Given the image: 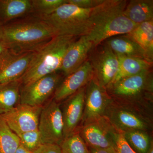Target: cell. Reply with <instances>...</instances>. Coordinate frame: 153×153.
<instances>
[{
  "label": "cell",
  "mask_w": 153,
  "mask_h": 153,
  "mask_svg": "<svg viewBox=\"0 0 153 153\" xmlns=\"http://www.w3.org/2000/svg\"><path fill=\"white\" fill-rule=\"evenodd\" d=\"M0 33L6 49L16 53L36 51L57 36L50 25L35 16L0 25Z\"/></svg>",
  "instance_id": "obj_1"
},
{
  "label": "cell",
  "mask_w": 153,
  "mask_h": 153,
  "mask_svg": "<svg viewBox=\"0 0 153 153\" xmlns=\"http://www.w3.org/2000/svg\"><path fill=\"white\" fill-rule=\"evenodd\" d=\"M127 2L126 0H104L91 10L90 29L86 36L94 47L113 36L128 34L138 25L124 14Z\"/></svg>",
  "instance_id": "obj_2"
},
{
  "label": "cell",
  "mask_w": 153,
  "mask_h": 153,
  "mask_svg": "<svg viewBox=\"0 0 153 153\" xmlns=\"http://www.w3.org/2000/svg\"><path fill=\"white\" fill-rule=\"evenodd\" d=\"M77 38L56 36L36 50L27 71L20 79L22 85L60 71L67 49Z\"/></svg>",
  "instance_id": "obj_3"
},
{
  "label": "cell",
  "mask_w": 153,
  "mask_h": 153,
  "mask_svg": "<svg viewBox=\"0 0 153 153\" xmlns=\"http://www.w3.org/2000/svg\"><path fill=\"white\" fill-rule=\"evenodd\" d=\"M104 116L120 133L142 131L152 134L153 107H152L112 100Z\"/></svg>",
  "instance_id": "obj_4"
},
{
  "label": "cell",
  "mask_w": 153,
  "mask_h": 153,
  "mask_svg": "<svg viewBox=\"0 0 153 153\" xmlns=\"http://www.w3.org/2000/svg\"><path fill=\"white\" fill-rule=\"evenodd\" d=\"M106 89L114 101L153 107L152 68L121 79Z\"/></svg>",
  "instance_id": "obj_5"
},
{
  "label": "cell",
  "mask_w": 153,
  "mask_h": 153,
  "mask_svg": "<svg viewBox=\"0 0 153 153\" xmlns=\"http://www.w3.org/2000/svg\"><path fill=\"white\" fill-rule=\"evenodd\" d=\"M92 9L81 8L67 3L52 13L36 17L50 25L57 36L79 37L86 36L89 32Z\"/></svg>",
  "instance_id": "obj_6"
},
{
  "label": "cell",
  "mask_w": 153,
  "mask_h": 153,
  "mask_svg": "<svg viewBox=\"0 0 153 153\" xmlns=\"http://www.w3.org/2000/svg\"><path fill=\"white\" fill-rule=\"evenodd\" d=\"M94 77L102 87L107 88L114 79L118 68L117 55L104 42L93 47L89 60Z\"/></svg>",
  "instance_id": "obj_7"
},
{
  "label": "cell",
  "mask_w": 153,
  "mask_h": 153,
  "mask_svg": "<svg viewBox=\"0 0 153 153\" xmlns=\"http://www.w3.org/2000/svg\"><path fill=\"white\" fill-rule=\"evenodd\" d=\"M38 130L43 144L59 145L64 139L61 108L59 103L54 100L43 106L39 117Z\"/></svg>",
  "instance_id": "obj_8"
},
{
  "label": "cell",
  "mask_w": 153,
  "mask_h": 153,
  "mask_svg": "<svg viewBox=\"0 0 153 153\" xmlns=\"http://www.w3.org/2000/svg\"><path fill=\"white\" fill-rule=\"evenodd\" d=\"M78 132L88 148L96 149L115 147L119 133L105 116L80 127Z\"/></svg>",
  "instance_id": "obj_9"
},
{
  "label": "cell",
  "mask_w": 153,
  "mask_h": 153,
  "mask_svg": "<svg viewBox=\"0 0 153 153\" xmlns=\"http://www.w3.org/2000/svg\"><path fill=\"white\" fill-rule=\"evenodd\" d=\"M62 79L61 74L55 72L23 85L20 90V104L43 106L44 102L54 94Z\"/></svg>",
  "instance_id": "obj_10"
},
{
  "label": "cell",
  "mask_w": 153,
  "mask_h": 153,
  "mask_svg": "<svg viewBox=\"0 0 153 153\" xmlns=\"http://www.w3.org/2000/svg\"><path fill=\"white\" fill-rule=\"evenodd\" d=\"M112 101L106 88L100 85L93 76L85 86L84 111L79 126L104 116Z\"/></svg>",
  "instance_id": "obj_11"
},
{
  "label": "cell",
  "mask_w": 153,
  "mask_h": 153,
  "mask_svg": "<svg viewBox=\"0 0 153 153\" xmlns=\"http://www.w3.org/2000/svg\"><path fill=\"white\" fill-rule=\"evenodd\" d=\"M42 108L20 104L1 115L10 128L18 135L22 133L38 129Z\"/></svg>",
  "instance_id": "obj_12"
},
{
  "label": "cell",
  "mask_w": 153,
  "mask_h": 153,
  "mask_svg": "<svg viewBox=\"0 0 153 153\" xmlns=\"http://www.w3.org/2000/svg\"><path fill=\"white\" fill-rule=\"evenodd\" d=\"M35 51L16 53L7 50L1 55L0 84L20 79L30 66Z\"/></svg>",
  "instance_id": "obj_13"
},
{
  "label": "cell",
  "mask_w": 153,
  "mask_h": 153,
  "mask_svg": "<svg viewBox=\"0 0 153 153\" xmlns=\"http://www.w3.org/2000/svg\"><path fill=\"white\" fill-rule=\"evenodd\" d=\"M93 76V68L90 62L87 60L79 68L62 79L53 94L54 100L58 103L65 100L80 88L85 87Z\"/></svg>",
  "instance_id": "obj_14"
},
{
  "label": "cell",
  "mask_w": 153,
  "mask_h": 153,
  "mask_svg": "<svg viewBox=\"0 0 153 153\" xmlns=\"http://www.w3.org/2000/svg\"><path fill=\"white\" fill-rule=\"evenodd\" d=\"M85 86L65 100L61 108L64 139L76 132L80 126L84 111Z\"/></svg>",
  "instance_id": "obj_15"
},
{
  "label": "cell",
  "mask_w": 153,
  "mask_h": 153,
  "mask_svg": "<svg viewBox=\"0 0 153 153\" xmlns=\"http://www.w3.org/2000/svg\"><path fill=\"white\" fill-rule=\"evenodd\" d=\"M93 47V43L85 36H80L71 44L63 57L60 68L65 76L74 72L87 60Z\"/></svg>",
  "instance_id": "obj_16"
},
{
  "label": "cell",
  "mask_w": 153,
  "mask_h": 153,
  "mask_svg": "<svg viewBox=\"0 0 153 153\" xmlns=\"http://www.w3.org/2000/svg\"><path fill=\"white\" fill-rule=\"evenodd\" d=\"M103 42L117 55L141 58L152 63L143 49L126 35L113 36Z\"/></svg>",
  "instance_id": "obj_17"
},
{
  "label": "cell",
  "mask_w": 153,
  "mask_h": 153,
  "mask_svg": "<svg viewBox=\"0 0 153 153\" xmlns=\"http://www.w3.org/2000/svg\"><path fill=\"white\" fill-rule=\"evenodd\" d=\"M31 0H0V25L32 14Z\"/></svg>",
  "instance_id": "obj_18"
},
{
  "label": "cell",
  "mask_w": 153,
  "mask_h": 153,
  "mask_svg": "<svg viewBox=\"0 0 153 153\" xmlns=\"http://www.w3.org/2000/svg\"><path fill=\"white\" fill-rule=\"evenodd\" d=\"M124 14L136 25L153 20V0H131L128 1Z\"/></svg>",
  "instance_id": "obj_19"
},
{
  "label": "cell",
  "mask_w": 153,
  "mask_h": 153,
  "mask_svg": "<svg viewBox=\"0 0 153 153\" xmlns=\"http://www.w3.org/2000/svg\"><path fill=\"white\" fill-rule=\"evenodd\" d=\"M126 36L141 47L150 62L153 61V20L139 24Z\"/></svg>",
  "instance_id": "obj_20"
},
{
  "label": "cell",
  "mask_w": 153,
  "mask_h": 153,
  "mask_svg": "<svg viewBox=\"0 0 153 153\" xmlns=\"http://www.w3.org/2000/svg\"><path fill=\"white\" fill-rule=\"evenodd\" d=\"M117 56L118 59V68L115 77L111 84L125 77L150 69L152 67L153 63L145 59L122 55H117Z\"/></svg>",
  "instance_id": "obj_21"
},
{
  "label": "cell",
  "mask_w": 153,
  "mask_h": 153,
  "mask_svg": "<svg viewBox=\"0 0 153 153\" xmlns=\"http://www.w3.org/2000/svg\"><path fill=\"white\" fill-rule=\"evenodd\" d=\"M20 79L0 84V115L15 107L20 99Z\"/></svg>",
  "instance_id": "obj_22"
},
{
  "label": "cell",
  "mask_w": 153,
  "mask_h": 153,
  "mask_svg": "<svg viewBox=\"0 0 153 153\" xmlns=\"http://www.w3.org/2000/svg\"><path fill=\"white\" fill-rule=\"evenodd\" d=\"M121 134L129 146L136 153H147L153 142L152 134L142 131Z\"/></svg>",
  "instance_id": "obj_23"
},
{
  "label": "cell",
  "mask_w": 153,
  "mask_h": 153,
  "mask_svg": "<svg viewBox=\"0 0 153 153\" xmlns=\"http://www.w3.org/2000/svg\"><path fill=\"white\" fill-rule=\"evenodd\" d=\"M20 144L19 137L0 115V153H16Z\"/></svg>",
  "instance_id": "obj_24"
},
{
  "label": "cell",
  "mask_w": 153,
  "mask_h": 153,
  "mask_svg": "<svg viewBox=\"0 0 153 153\" xmlns=\"http://www.w3.org/2000/svg\"><path fill=\"white\" fill-rule=\"evenodd\" d=\"M59 146L61 153H90L87 145L77 131L64 139Z\"/></svg>",
  "instance_id": "obj_25"
},
{
  "label": "cell",
  "mask_w": 153,
  "mask_h": 153,
  "mask_svg": "<svg viewBox=\"0 0 153 153\" xmlns=\"http://www.w3.org/2000/svg\"><path fill=\"white\" fill-rule=\"evenodd\" d=\"M31 2L33 16L41 17L52 13L68 2L67 0H32Z\"/></svg>",
  "instance_id": "obj_26"
},
{
  "label": "cell",
  "mask_w": 153,
  "mask_h": 153,
  "mask_svg": "<svg viewBox=\"0 0 153 153\" xmlns=\"http://www.w3.org/2000/svg\"><path fill=\"white\" fill-rule=\"evenodd\" d=\"M18 136L20 139L21 144L31 152L43 144L38 129L22 133Z\"/></svg>",
  "instance_id": "obj_27"
},
{
  "label": "cell",
  "mask_w": 153,
  "mask_h": 153,
  "mask_svg": "<svg viewBox=\"0 0 153 153\" xmlns=\"http://www.w3.org/2000/svg\"><path fill=\"white\" fill-rule=\"evenodd\" d=\"M115 149L117 153H136L129 146L120 133L118 134L117 137Z\"/></svg>",
  "instance_id": "obj_28"
},
{
  "label": "cell",
  "mask_w": 153,
  "mask_h": 153,
  "mask_svg": "<svg viewBox=\"0 0 153 153\" xmlns=\"http://www.w3.org/2000/svg\"><path fill=\"white\" fill-rule=\"evenodd\" d=\"M104 0H67L68 4L83 9L94 8L101 4Z\"/></svg>",
  "instance_id": "obj_29"
},
{
  "label": "cell",
  "mask_w": 153,
  "mask_h": 153,
  "mask_svg": "<svg viewBox=\"0 0 153 153\" xmlns=\"http://www.w3.org/2000/svg\"><path fill=\"white\" fill-rule=\"evenodd\" d=\"M32 153H61L59 145L55 144H42Z\"/></svg>",
  "instance_id": "obj_30"
},
{
  "label": "cell",
  "mask_w": 153,
  "mask_h": 153,
  "mask_svg": "<svg viewBox=\"0 0 153 153\" xmlns=\"http://www.w3.org/2000/svg\"><path fill=\"white\" fill-rule=\"evenodd\" d=\"M90 153H117L115 147L104 149H96L88 148Z\"/></svg>",
  "instance_id": "obj_31"
},
{
  "label": "cell",
  "mask_w": 153,
  "mask_h": 153,
  "mask_svg": "<svg viewBox=\"0 0 153 153\" xmlns=\"http://www.w3.org/2000/svg\"><path fill=\"white\" fill-rule=\"evenodd\" d=\"M16 153H32V152L28 150L20 144Z\"/></svg>",
  "instance_id": "obj_32"
},
{
  "label": "cell",
  "mask_w": 153,
  "mask_h": 153,
  "mask_svg": "<svg viewBox=\"0 0 153 153\" xmlns=\"http://www.w3.org/2000/svg\"><path fill=\"white\" fill-rule=\"evenodd\" d=\"M7 49H6L4 44H3L1 37V33H0V56L2 55Z\"/></svg>",
  "instance_id": "obj_33"
},
{
  "label": "cell",
  "mask_w": 153,
  "mask_h": 153,
  "mask_svg": "<svg viewBox=\"0 0 153 153\" xmlns=\"http://www.w3.org/2000/svg\"><path fill=\"white\" fill-rule=\"evenodd\" d=\"M147 153H153V142L151 144L150 147L149 149V150L148 151Z\"/></svg>",
  "instance_id": "obj_34"
}]
</instances>
